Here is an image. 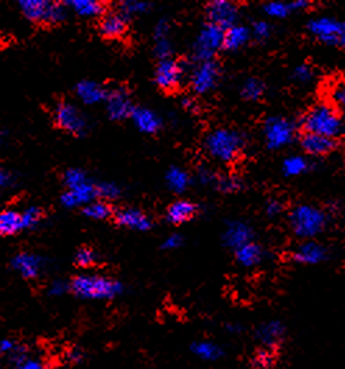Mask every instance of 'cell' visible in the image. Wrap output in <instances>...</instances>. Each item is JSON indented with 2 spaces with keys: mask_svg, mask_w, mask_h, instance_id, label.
Returning <instances> with one entry per match:
<instances>
[{
  "mask_svg": "<svg viewBox=\"0 0 345 369\" xmlns=\"http://www.w3.org/2000/svg\"><path fill=\"white\" fill-rule=\"evenodd\" d=\"M301 126L305 133L337 138L344 131V119L332 102H317L305 112Z\"/></svg>",
  "mask_w": 345,
  "mask_h": 369,
  "instance_id": "cell-1",
  "label": "cell"
},
{
  "mask_svg": "<svg viewBox=\"0 0 345 369\" xmlns=\"http://www.w3.org/2000/svg\"><path fill=\"white\" fill-rule=\"evenodd\" d=\"M70 291L82 299H114L124 292V285L109 277L79 275L72 280Z\"/></svg>",
  "mask_w": 345,
  "mask_h": 369,
  "instance_id": "cell-2",
  "label": "cell"
},
{
  "mask_svg": "<svg viewBox=\"0 0 345 369\" xmlns=\"http://www.w3.org/2000/svg\"><path fill=\"white\" fill-rule=\"evenodd\" d=\"M290 226L292 232L302 239L312 241L326 230L329 217L326 211L313 204H298L290 213Z\"/></svg>",
  "mask_w": 345,
  "mask_h": 369,
  "instance_id": "cell-3",
  "label": "cell"
},
{
  "mask_svg": "<svg viewBox=\"0 0 345 369\" xmlns=\"http://www.w3.org/2000/svg\"><path fill=\"white\" fill-rule=\"evenodd\" d=\"M204 144L213 158L229 164L239 158L245 147V138L232 129H216L206 138Z\"/></svg>",
  "mask_w": 345,
  "mask_h": 369,
  "instance_id": "cell-4",
  "label": "cell"
},
{
  "mask_svg": "<svg viewBox=\"0 0 345 369\" xmlns=\"http://www.w3.org/2000/svg\"><path fill=\"white\" fill-rule=\"evenodd\" d=\"M18 4L24 17L33 23L56 24L66 17L65 7L55 1L20 0Z\"/></svg>",
  "mask_w": 345,
  "mask_h": 369,
  "instance_id": "cell-5",
  "label": "cell"
},
{
  "mask_svg": "<svg viewBox=\"0 0 345 369\" xmlns=\"http://www.w3.org/2000/svg\"><path fill=\"white\" fill-rule=\"evenodd\" d=\"M295 125L283 116H270L264 122L263 135L270 150H281L290 145L295 138Z\"/></svg>",
  "mask_w": 345,
  "mask_h": 369,
  "instance_id": "cell-6",
  "label": "cell"
},
{
  "mask_svg": "<svg viewBox=\"0 0 345 369\" xmlns=\"http://www.w3.org/2000/svg\"><path fill=\"white\" fill-rule=\"evenodd\" d=\"M224 37H225V30H222L221 27L212 23L204 26L193 45L195 57L200 63L213 60L218 49L224 48Z\"/></svg>",
  "mask_w": 345,
  "mask_h": 369,
  "instance_id": "cell-7",
  "label": "cell"
},
{
  "mask_svg": "<svg viewBox=\"0 0 345 369\" xmlns=\"http://www.w3.org/2000/svg\"><path fill=\"white\" fill-rule=\"evenodd\" d=\"M55 123L73 136H83L87 131L84 115L70 102H59L53 112Z\"/></svg>",
  "mask_w": 345,
  "mask_h": 369,
  "instance_id": "cell-8",
  "label": "cell"
},
{
  "mask_svg": "<svg viewBox=\"0 0 345 369\" xmlns=\"http://www.w3.org/2000/svg\"><path fill=\"white\" fill-rule=\"evenodd\" d=\"M341 26H343V21H340L334 17L322 16V17L310 20L307 24V30L317 41H320L326 45L339 46Z\"/></svg>",
  "mask_w": 345,
  "mask_h": 369,
  "instance_id": "cell-9",
  "label": "cell"
},
{
  "mask_svg": "<svg viewBox=\"0 0 345 369\" xmlns=\"http://www.w3.org/2000/svg\"><path fill=\"white\" fill-rule=\"evenodd\" d=\"M207 17L212 24H216L222 30H228L236 26L238 6L228 0H213L207 4Z\"/></svg>",
  "mask_w": 345,
  "mask_h": 369,
  "instance_id": "cell-10",
  "label": "cell"
},
{
  "mask_svg": "<svg viewBox=\"0 0 345 369\" xmlns=\"http://www.w3.org/2000/svg\"><path fill=\"white\" fill-rule=\"evenodd\" d=\"M218 77H219V66L214 60L202 62L190 76L192 89L197 94H206L216 87Z\"/></svg>",
  "mask_w": 345,
  "mask_h": 369,
  "instance_id": "cell-11",
  "label": "cell"
},
{
  "mask_svg": "<svg viewBox=\"0 0 345 369\" xmlns=\"http://www.w3.org/2000/svg\"><path fill=\"white\" fill-rule=\"evenodd\" d=\"M287 336V327L281 321H268L261 323L255 331V337L261 348L274 351L283 344Z\"/></svg>",
  "mask_w": 345,
  "mask_h": 369,
  "instance_id": "cell-12",
  "label": "cell"
},
{
  "mask_svg": "<svg viewBox=\"0 0 345 369\" xmlns=\"http://www.w3.org/2000/svg\"><path fill=\"white\" fill-rule=\"evenodd\" d=\"M106 111L111 119L114 121H124L126 118H131L134 106L131 104L129 92L124 87H118L106 97Z\"/></svg>",
  "mask_w": 345,
  "mask_h": 369,
  "instance_id": "cell-13",
  "label": "cell"
},
{
  "mask_svg": "<svg viewBox=\"0 0 345 369\" xmlns=\"http://www.w3.org/2000/svg\"><path fill=\"white\" fill-rule=\"evenodd\" d=\"M154 77L160 89H163L164 92H173L175 89L179 87L182 79V67L171 57L160 60Z\"/></svg>",
  "mask_w": 345,
  "mask_h": 369,
  "instance_id": "cell-14",
  "label": "cell"
},
{
  "mask_svg": "<svg viewBox=\"0 0 345 369\" xmlns=\"http://www.w3.org/2000/svg\"><path fill=\"white\" fill-rule=\"evenodd\" d=\"M327 249L322 243L316 241H306L295 248L292 252V259L301 265L314 266L323 263L327 259Z\"/></svg>",
  "mask_w": 345,
  "mask_h": 369,
  "instance_id": "cell-15",
  "label": "cell"
},
{
  "mask_svg": "<svg viewBox=\"0 0 345 369\" xmlns=\"http://www.w3.org/2000/svg\"><path fill=\"white\" fill-rule=\"evenodd\" d=\"M303 151L312 157H324L336 151L339 143L337 138H326L313 133H303L301 138Z\"/></svg>",
  "mask_w": 345,
  "mask_h": 369,
  "instance_id": "cell-16",
  "label": "cell"
},
{
  "mask_svg": "<svg viewBox=\"0 0 345 369\" xmlns=\"http://www.w3.org/2000/svg\"><path fill=\"white\" fill-rule=\"evenodd\" d=\"M11 266L20 276L31 280V278H37L41 275L43 260L34 253L21 252L13 258Z\"/></svg>",
  "mask_w": 345,
  "mask_h": 369,
  "instance_id": "cell-17",
  "label": "cell"
},
{
  "mask_svg": "<svg viewBox=\"0 0 345 369\" xmlns=\"http://www.w3.org/2000/svg\"><path fill=\"white\" fill-rule=\"evenodd\" d=\"M97 196H98L97 186L92 182H88V184L75 187V189H67L62 194L60 202L65 207H69V209H73V207H77V206L86 207L87 204L94 202V199Z\"/></svg>",
  "mask_w": 345,
  "mask_h": 369,
  "instance_id": "cell-18",
  "label": "cell"
},
{
  "mask_svg": "<svg viewBox=\"0 0 345 369\" xmlns=\"http://www.w3.org/2000/svg\"><path fill=\"white\" fill-rule=\"evenodd\" d=\"M128 30V20L122 11H111L102 16L99 31L106 38H119Z\"/></svg>",
  "mask_w": 345,
  "mask_h": 369,
  "instance_id": "cell-19",
  "label": "cell"
},
{
  "mask_svg": "<svg viewBox=\"0 0 345 369\" xmlns=\"http://www.w3.org/2000/svg\"><path fill=\"white\" fill-rule=\"evenodd\" d=\"M224 241L226 246L234 250L253 242V230L243 221H231L224 233Z\"/></svg>",
  "mask_w": 345,
  "mask_h": 369,
  "instance_id": "cell-20",
  "label": "cell"
},
{
  "mask_svg": "<svg viewBox=\"0 0 345 369\" xmlns=\"http://www.w3.org/2000/svg\"><path fill=\"white\" fill-rule=\"evenodd\" d=\"M115 221L121 227L137 231H147L151 228V220L137 209H122L116 211Z\"/></svg>",
  "mask_w": 345,
  "mask_h": 369,
  "instance_id": "cell-21",
  "label": "cell"
},
{
  "mask_svg": "<svg viewBox=\"0 0 345 369\" xmlns=\"http://www.w3.org/2000/svg\"><path fill=\"white\" fill-rule=\"evenodd\" d=\"M131 119L137 129L143 133H157L161 128V121L160 118L150 109L147 108H134L131 114Z\"/></svg>",
  "mask_w": 345,
  "mask_h": 369,
  "instance_id": "cell-22",
  "label": "cell"
},
{
  "mask_svg": "<svg viewBox=\"0 0 345 369\" xmlns=\"http://www.w3.org/2000/svg\"><path fill=\"white\" fill-rule=\"evenodd\" d=\"M235 258L238 263L243 268L259 266L264 259V250L256 242H249L238 249H235Z\"/></svg>",
  "mask_w": 345,
  "mask_h": 369,
  "instance_id": "cell-23",
  "label": "cell"
},
{
  "mask_svg": "<svg viewBox=\"0 0 345 369\" xmlns=\"http://www.w3.org/2000/svg\"><path fill=\"white\" fill-rule=\"evenodd\" d=\"M190 351L193 353V356L202 361H207V363H214L224 357V348L213 343V341H195L190 346Z\"/></svg>",
  "mask_w": 345,
  "mask_h": 369,
  "instance_id": "cell-24",
  "label": "cell"
},
{
  "mask_svg": "<svg viewBox=\"0 0 345 369\" xmlns=\"http://www.w3.org/2000/svg\"><path fill=\"white\" fill-rule=\"evenodd\" d=\"M197 210V206L189 200H177L168 207L167 219L172 224H183L189 221Z\"/></svg>",
  "mask_w": 345,
  "mask_h": 369,
  "instance_id": "cell-25",
  "label": "cell"
},
{
  "mask_svg": "<svg viewBox=\"0 0 345 369\" xmlns=\"http://www.w3.org/2000/svg\"><path fill=\"white\" fill-rule=\"evenodd\" d=\"M251 40V30L245 26H234L225 31L224 37V49L226 50H238L246 45Z\"/></svg>",
  "mask_w": 345,
  "mask_h": 369,
  "instance_id": "cell-26",
  "label": "cell"
},
{
  "mask_svg": "<svg viewBox=\"0 0 345 369\" xmlns=\"http://www.w3.org/2000/svg\"><path fill=\"white\" fill-rule=\"evenodd\" d=\"M10 364H13L16 369H46L45 364L40 358H34L28 354L27 348L21 344L7 357Z\"/></svg>",
  "mask_w": 345,
  "mask_h": 369,
  "instance_id": "cell-27",
  "label": "cell"
},
{
  "mask_svg": "<svg viewBox=\"0 0 345 369\" xmlns=\"http://www.w3.org/2000/svg\"><path fill=\"white\" fill-rule=\"evenodd\" d=\"M76 94L84 104H88V105L98 104L104 98L108 97V92H105L98 83L88 82V80H84V82L77 84Z\"/></svg>",
  "mask_w": 345,
  "mask_h": 369,
  "instance_id": "cell-28",
  "label": "cell"
},
{
  "mask_svg": "<svg viewBox=\"0 0 345 369\" xmlns=\"http://www.w3.org/2000/svg\"><path fill=\"white\" fill-rule=\"evenodd\" d=\"M24 230L23 216L21 213L7 209L0 214V233L4 236L14 235L20 231Z\"/></svg>",
  "mask_w": 345,
  "mask_h": 369,
  "instance_id": "cell-29",
  "label": "cell"
},
{
  "mask_svg": "<svg viewBox=\"0 0 345 369\" xmlns=\"http://www.w3.org/2000/svg\"><path fill=\"white\" fill-rule=\"evenodd\" d=\"M310 163L302 155H291L283 163V172L285 177H298L309 170Z\"/></svg>",
  "mask_w": 345,
  "mask_h": 369,
  "instance_id": "cell-30",
  "label": "cell"
},
{
  "mask_svg": "<svg viewBox=\"0 0 345 369\" xmlns=\"http://www.w3.org/2000/svg\"><path fill=\"white\" fill-rule=\"evenodd\" d=\"M69 4L79 16H83V17L99 16L104 10L102 3H99L97 0H72V1H69Z\"/></svg>",
  "mask_w": 345,
  "mask_h": 369,
  "instance_id": "cell-31",
  "label": "cell"
},
{
  "mask_svg": "<svg viewBox=\"0 0 345 369\" xmlns=\"http://www.w3.org/2000/svg\"><path fill=\"white\" fill-rule=\"evenodd\" d=\"M167 184L173 192L182 193L189 186V175L186 171L172 167L167 174Z\"/></svg>",
  "mask_w": 345,
  "mask_h": 369,
  "instance_id": "cell-32",
  "label": "cell"
},
{
  "mask_svg": "<svg viewBox=\"0 0 345 369\" xmlns=\"http://www.w3.org/2000/svg\"><path fill=\"white\" fill-rule=\"evenodd\" d=\"M83 213L92 220H106L112 214V209L106 202H92L87 204Z\"/></svg>",
  "mask_w": 345,
  "mask_h": 369,
  "instance_id": "cell-33",
  "label": "cell"
},
{
  "mask_svg": "<svg viewBox=\"0 0 345 369\" xmlns=\"http://www.w3.org/2000/svg\"><path fill=\"white\" fill-rule=\"evenodd\" d=\"M265 92V87H264V83L260 82L259 79H248L243 86H242V97L248 101H258Z\"/></svg>",
  "mask_w": 345,
  "mask_h": 369,
  "instance_id": "cell-34",
  "label": "cell"
},
{
  "mask_svg": "<svg viewBox=\"0 0 345 369\" xmlns=\"http://www.w3.org/2000/svg\"><path fill=\"white\" fill-rule=\"evenodd\" d=\"M263 10L268 17L274 18H285L294 11L292 4L285 1H268L263 6Z\"/></svg>",
  "mask_w": 345,
  "mask_h": 369,
  "instance_id": "cell-35",
  "label": "cell"
},
{
  "mask_svg": "<svg viewBox=\"0 0 345 369\" xmlns=\"http://www.w3.org/2000/svg\"><path fill=\"white\" fill-rule=\"evenodd\" d=\"M63 182L67 186V189H75V187H79V186H83V184L91 182L88 180V177L86 175V172H83L82 170L79 168H70L65 172L63 175Z\"/></svg>",
  "mask_w": 345,
  "mask_h": 369,
  "instance_id": "cell-36",
  "label": "cell"
},
{
  "mask_svg": "<svg viewBox=\"0 0 345 369\" xmlns=\"http://www.w3.org/2000/svg\"><path fill=\"white\" fill-rule=\"evenodd\" d=\"M97 262V253L89 249V248H82L76 252V256H75V263L79 266V268H91L94 266Z\"/></svg>",
  "mask_w": 345,
  "mask_h": 369,
  "instance_id": "cell-37",
  "label": "cell"
},
{
  "mask_svg": "<svg viewBox=\"0 0 345 369\" xmlns=\"http://www.w3.org/2000/svg\"><path fill=\"white\" fill-rule=\"evenodd\" d=\"M23 224H24V230H28V228H33L34 226H37L43 217V213L38 207L35 206H31L28 209H26L23 213Z\"/></svg>",
  "mask_w": 345,
  "mask_h": 369,
  "instance_id": "cell-38",
  "label": "cell"
},
{
  "mask_svg": "<svg viewBox=\"0 0 345 369\" xmlns=\"http://www.w3.org/2000/svg\"><path fill=\"white\" fill-rule=\"evenodd\" d=\"M274 356H275L274 351L260 348V351H258V354L253 358L255 368L270 369V367H273V364H274Z\"/></svg>",
  "mask_w": 345,
  "mask_h": 369,
  "instance_id": "cell-39",
  "label": "cell"
},
{
  "mask_svg": "<svg viewBox=\"0 0 345 369\" xmlns=\"http://www.w3.org/2000/svg\"><path fill=\"white\" fill-rule=\"evenodd\" d=\"M218 187L225 193H235L241 190L242 182L236 177H224L218 180Z\"/></svg>",
  "mask_w": 345,
  "mask_h": 369,
  "instance_id": "cell-40",
  "label": "cell"
},
{
  "mask_svg": "<svg viewBox=\"0 0 345 369\" xmlns=\"http://www.w3.org/2000/svg\"><path fill=\"white\" fill-rule=\"evenodd\" d=\"M292 79L298 83H309L313 79V70L309 65L302 63L300 66H297L292 72Z\"/></svg>",
  "mask_w": 345,
  "mask_h": 369,
  "instance_id": "cell-41",
  "label": "cell"
},
{
  "mask_svg": "<svg viewBox=\"0 0 345 369\" xmlns=\"http://www.w3.org/2000/svg\"><path fill=\"white\" fill-rule=\"evenodd\" d=\"M99 197L104 199H116L121 194V189L115 184H101L97 186Z\"/></svg>",
  "mask_w": 345,
  "mask_h": 369,
  "instance_id": "cell-42",
  "label": "cell"
},
{
  "mask_svg": "<svg viewBox=\"0 0 345 369\" xmlns=\"http://www.w3.org/2000/svg\"><path fill=\"white\" fill-rule=\"evenodd\" d=\"M332 104L337 108H341L345 109V83H340V84H336L333 89H332Z\"/></svg>",
  "mask_w": 345,
  "mask_h": 369,
  "instance_id": "cell-43",
  "label": "cell"
},
{
  "mask_svg": "<svg viewBox=\"0 0 345 369\" xmlns=\"http://www.w3.org/2000/svg\"><path fill=\"white\" fill-rule=\"evenodd\" d=\"M147 7H148V4L140 3V1H124L122 7H121V11L128 17V16H131V14H138V13L146 11Z\"/></svg>",
  "mask_w": 345,
  "mask_h": 369,
  "instance_id": "cell-44",
  "label": "cell"
},
{
  "mask_svg": "<svg viewBox=\"0 0 345 369\" xmlns=\"http://www.w3.org/2000/svg\"><path fill=\"white\" fill-rule=\"evenodd\" d=\"M171 43L168 41V37L167 38H158L155 40V55L164 60V59H170V55H171Z\"/></svg>",
  "mask_w": 345,
  "mask_h": 369,
  "instance_id": "cell-45",
  "label": "cell"
},
{
  "mask_svg": "<svg viewBox=\"0 0 345 369\" xmlns=\"http://www.w3.org/2000/svg\"><path fill=\"white\" fill-rule=\"evenodd\" d=\"M252 33H253V35L258 38V40H267L270 35H271V26L267 23V21H264V20H260V21H256L255 24H253V27H252Z\"/></svg>",
  "mask_w": 345,
  "mask_h": 369,
  "instance_id": "cell-46",
  "label": "cell"
},
{
  "mask_svg": "<svg viewBox=\"0 0 345 369\" xmlns=\"http://www.w3.org/2000/svg\"><path fill=\"white\" fill-rule=\"evenodd\" d=\"M70 290V284L63 281V280H55L53 282H50L49 288H48V294L50 297H60L63 294H66Z\"/></svg>",
  "mask_w": 345,
  "mask_h": 369,
  "instance_id": "cell-47",
  "label": "cell"
},
{
  "mask_svg": "<svg viewBox=\"0 0 345 369\" xmlns=\"http://www.w3.org/2000/svg\"><path fill=\"white\" fill-rule=\"evenodd\" d=\"M283 209H284V206H283V203H281L280 200L271 199V200H268L267 204H265V214L273 219V217L280 216V214L283 213Z\"/></svg>",
  "mask_w": 345,
  "mask_h": 369,
  "instance_id": "cell-48",
  "label": "cell"
},
{
  "mask_svg": "<svg viewBox=\"0 0 345 369\" xmlns=\"http://www.w3.org/2000/svg\"><path fill=\"white\" fill-rule=\"evenodd\" d=\"M17 346H18V343L14 341L13 338H3L0 341V351L3 356L9 357L17 348Z\"/></svg>",
  "mask_w": 345,
  "mask_h": 369,
  "instance_id": "cell-49",
  "label": "cell"
},
{
  "mask_svg": "<svg viewBox=\"0 0 345 369\" xmlns=\"http://www.w3.org/2000/svg\"><path fill=\"white\" fill-rule=\"evenodd\" d=\"M83 357H84L83 351H82L80 348H77V347L70 348V350L67 351V354H66V358H67L72 364H79V363H82Z\"/></svg>",
  "mask_w": 345,
  "mask_h": 369,
  "instance_id": "cell-50",
  "label": "cell"
},
{
  "mask_svg": "<svg viewBox=\"0 0 345 369\" xmlns=\"http://www.w3.org/2000/svg\"><path fill=\"white\" fill-rule=\"evenodd\" d=\"M170 33V26L167 20H161L155 28V40L158 38H167Z\"/></svg>",
  "mask_w": 345,
  "mask_h": 369,
  "instance_id": "cell-51",
  "label": "cell"
},
{
  "mask_svg": "<svg viewBox=\"0 0 345 369\" xmlns=\"http://www.w3.org/2000/svg\"><path fill=\"white\" fill-rule=\"evenodd\" d=\"M182 245V238L179 235H171L168 236L164 243H163V248L164 249H176Z\"/></svg>",
  "mask_w": 345,
  "mask_h": 369,
  "instance_id": "cell-52",
  "label": "cell"
},
{
  "mask_svg": "<svg viewBox=\"0 0 345 369\" xmlns=\"http://www.w3.org/2000/svg\"><path fill=\"white\" fill-rule=\"evenodd\" d=\"M199 178H200V181H202L203 184H209V182H212V181L214 180V177L212 175V172H207V171H203V172H200Z\"/></svg>",
  "mask_w": 345,
  "mask_h": 369,
  "instance_id": "cell-53",
  "label": "cell"
},
{
  "mask_svg": "<svg viewBox=\"0 0 345 369\" xmlns=\"http://www.w3.org/2000/svg\"><path fill=\"white\" fill-rule=\"evenodd\" d=\"M0 180H1V186H4V187H7V186H10V184H11V175L9 172H6V171H1Z\"/></svg>",
  "mask_w": 345,
  "mask_h": 369,
  "instance_id": "cell-54",
  "label": "cell"
},
{
  "mask_svg": "<svg viewBox=\"0 0 345 369\" xmlns=\"http://www.w3.org/2000/svg\"><path fill=\"white\" fill-rule=\"evenodd\" d=\"M226 329L231 331V333H241L242 331V326H239V324H235V323H232V324H228L226 326Z\"/></svg>",
  "mask_w": 345,
  "mask_h": 369,
  "instance_id": "cell-55",
  "label": "cell"
},
{
  "mask_svg": "<svg viewBox=\"0 0 345 369\" xmlns=\"http://www.w3.org/2000/svg\"><path fill=\"white\" fill-rule=\"evenodd\" d=\"M339 46H341L343 49H345V20L343 21V26H341V34H340V40H339Z\"/></svg>",
  "mask_w": 345,
  "mask_h": 369,
  "instance_id": "cell-56",
  "label": "cell"
},
{
  "mask_svg": "<svg viewBox=\"0 0 345 369\" xmlns=\"http://www.w3.org/2000/svg\"><path fill=\"white\" fill-rule=\"evenodd\" d=\"M253 369H256V368H253Z\"/></svg>",
  "mask_w": 345,
  "mask_h": 369,
  "instance_id": "cell-57",
  "label": "cell"
}]
</instances>
